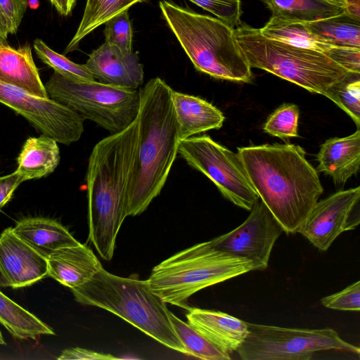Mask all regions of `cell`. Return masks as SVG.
<instances>
[{
	"label": "cell",
	"instance_id": "cell-1",
	"mask_svg": "<svg viewBox=\"0 0 360 360\" xmlns=\"http://www.w3.org/2000/svg\"><path fill=\"white\" fill-rule=\"evenodd\" d=\"M250 181L286 233H297L323 188L305 151L294 144L238 148Z\"/></svg>",
	"mask_w": 360,
	"mask_h": 360
},
{
	"label": "cell",
	"instance_id": "cell-2",
	"mask_svg": "<svg viewBox=\"0 0 360 360\" xmlns=\"http://www.w3.org/2000/svg\"><path fill=\"white\" fill-rule=\"evenodd\" d=\"M138 126L98 141L89 158L86 184L89 239L105 260L112 258L117 233L127 217V198L135 172Z\"/></svg>",
	"mask_w": 360,
	"mask_h": 360
},
{
	"label": "cell",
	"instance_id": "cell-3",
	"mask_svg": "<svg viewBox=\"0 0 360 360\" xmlns=\"http://www.w3.org/2000/svg\"><path fill=\"white\" fill-rule=\"evenodd\" d=\"M172 89L161 78L139 90L138 149L127 198V216L143 212L161 192L178 154L179 130Z\"/></svg>",
	"mask_w": 360,
	"mask_h": 360
},
{
	"label": "cell",
	"instance_id": "cell-4",
	"mask_svg": "<svg viewBox=\"0 0 360 360\" xmlns=\"http://www.w3.org/2000/svg\"><path fill=\"white\" fill-rule=\"evenodd\" d=\"M159 6L169 27L198 71L219 79L252 80V68L233 29L217 18L198 13L169 1H160Z\"/></svg>",
	"mask_w": 360,
	"mask_h": 360
},
{
	"label": "cell",
	"instance_id": "cell-5",
	"mask_svg": "<svg viewBox=\"0 0 360 360\" xmlns=\"http://www.w3.org/2000/svg\"><path fill=\"white\" fill-rule=\"evenodd\" d=\"M72 292L77 302L105 309L163 345L187 355L166 302L151 290L147 280L119 276L102 267Z\"/></svg>",
	"mask_w": 360,
	"mask_h": 360
},
{
	"label": "cell",
	"instance_id": "cell-6",
	"mask_svg": "<svg viewBox=\"0 0 360 360\" xmlns=\"http://www.w3.org/2000/svg\"><path fill=\"white\" fill-rule=\"evenodd\" d=\"M255 271L252 261L214 248L210 240L176 253L155 266L147 280L165 302L188 309L199 290Z\"/></svg>",
	"mask_w": 360,
	"mask_h": 360
},
{
	"label": "cell",
	"instance_id": "cell-7",
	"mask_svg": "<svg viewBox=\"0 0 360 360\" xmlns=\"http://www.w3.org/2000/svg\"><path fill=\"white\" fill-rule=\"evenodd\" d=\"M234 36L251 68L264 70L312 93L325 96L350 72L326 54L264 37L259 28L240 22Z\"/></svg>",
	"mask_w": 360,
	"mask_h": 360
},
{
	"label": "cell",
	"instance_id": "cell-8",
	"mask_svg": "<svg viewBox=\"0 0 360 360\" xmlns=\"http://www.w3.org/2000/svg\"><path fill=\"white\" fill-rule=\"evenodd\" d=\"M49 97L112 134L136 120L140 105L137 89L95 81H80L54 72L44 85Z\"/></svg>",
	"mask_w": 360,
	"mask_h": 360
},
{
	"label": "cell",
	"instance_id": "cell-9",
	"mask_svg": "<svg viewBox=\"0 0 360 360\" xmlns=\"http://www.w3.org/2000/svg\"><path fill=\"white\" fill-rule=\"evenodd\" d=\"M248 334L237 349L243 360H310L318 352L335 350L359 356L360 349L330 328H291L248 323Z\"/></svg>",
	"mask_w": 360,
	"mask_h": 360
},
{
	"label": "cell",
	"instance_id": "cell-10",
	"mask_svg": "<svg viewBox=\"0 0 360 360\" xmlns=\"http://www.w3.org/2000/svg\"><path fill=\"white\" fill-rule=\"evenodd\" d=\"M178 153L193 168L210 179L224 198L250 211L259 198L238 155L208 135L179 141Z\"/></svg>",
	"mask_w": 360,
	"mask_h": 360
},
{
	"label": "cell",
	"instance_id": "cell-11",
	"mask_svg": "<svg viewBox=\"0 0 360 360\" xmlns=\"http://www.w3.org/2000/svg\"><path fill=\"white\" fill-rule=\"evenodd\" d=\"M0 103L58 143L70 145L77 141L84 131L85 120L76 112L50 98L37 97L1 82Z\"/></svg>",
	"mask_w": 360,
	"mask_h": 360
},
{
	"label": "cell",
	"instance_id": "cell-12",
	"mask_svg": "<svg viewBox=\"0 0 360 360\" xmlns=\"http://www.w3.org/2000/svg\"><path fill=\"white\" fill-rule=\"evenodd\" d=\"M250 211L239 226L210 242L219 250L252 261L255 271L264 270L276 241L284 231L261 199Z\"/></svg>",
	"mask_w": 360,
	"mask_h": 360
},
{
	"label": "cell",
	"instance_id": "cell-13",
	"mask_svg": "<svg viewBox=\"0 0 360 360\" xmlns=\"http://www.w3.org/2000/svg\"><path fill=\"white\" fill-rule=\"evenodd\" d=\"M360 224V187L339 191L318 201L297 233L326 251L343 232Z\"/></svg>",
	"mask_w": 360,
	"mask_h": 360
},
{
	"label": "cell",
	"instance_id": "cell-14",
	"mask_svg": "<svg viewBox=\"0 0 360 360\" xmlns=\"http://www.w3.org/2000/svg\"><path fill=\"white\" fill-rule=\"evenodd\" d=\"M0 268L13 288L30 286L48 276L47 259L17 236L13 227L0 235Z\"/></svg>",
	"mask_w": 360,
	"mask_h": 360
},
{
	"label": "cell",
	"instance_id": "cell-15",
	"mask_svg": "<svg viewBox=\"0 0 360 360\" xmlns=\"http://www.w3.org/2000/svg\"><path fill=\"white\" fill-rule=\"evenodd\" d=\"M99 82L132 89L143 83V66L136 52H126L105 42L94 50L85 63Z\"/></svg>",
	"mask_w": 360,
	"mask_h": 360
},
{
	"label": "cell",
	"instance_id": "cell-16",
	"mask_svg": "<svg viewBox=\"0 0 360 360\" xmlns=\"http://www.w3.org/2000/svg\"><path fill=\"white\" fill-rule=\"evenodd\" d=\"M187 309L188 323L225 354L237 351L248 334V322L230 314L199 308Z\"/></svg>",
	"mask_w": 360,
	"mask_h": 360
},
{
	"label": "cell",
	"instance_id": "cell-17",
	"mask_svg": "<svg viewBox=\"0 0 360 360\" xmlns=\"http://www.w3.org/2000/svg\"><path fill=\"white\" fill-rule=\"evenodd\" d=\"M47 261L48 276L71 290L87 283L103 267L93 251L81 243L55 251Z\"/></svg>",
	"mask_w": 360,
	"mask_h": 360
},
{
	"label": "cell",
	"instance_id": "cell-18",
	"mask_svg": "<svg viewBox=\"0 0 360 360\" xmlns=\"http://www.w3.org/2000/svg\"><path fill=\"white\" fill-rule=\"evenodd\" d=\"M317 170L330 176L335 184H345L360 166V130L345 137L326 140L317 154Z\"/></svg>",
	"mask_w": 360,
	"mask_h": 360
},
{
	"label": "cell",
	"instance_id": "cell-19",
	"mask_svg": "<svg viewBox=\"0 0 360 360\" xmlns=\"http://www.w3.org/2000/svg\"><path fill=\"white\" fill-rule=\"evenodd\" d=\"M171 100L179 141L222 127L225 119L223 113L207 101L173 89Z\"/></svg>",
	"mask_w": 360,
	"mask_h": 360
},
{
	"label": "cell",
	"instance_id": "cell-20",
	"mask_svg": "<svg viewBox=\"0 0 360 360\" xmlns=\"http://www.w3.org/2000/svg\"><path fill=\"white\" fill-rule=\"evenodd\" d=\"M0 82L37 97L49 98L29 44L18 49L7 44L0 46Z\"/></svg>",
	"mask_w": 360,
	"mask_h": 360
},
{
	"label": "cell",
	"instance_id": "cell-21",
	"mask_svg": "<svg viewBox=\"0 0 360 360\" xmlns=\"http://www.w3.org/2000/svg\"><path fill=\"white\" fill-rule=\"evenodd\" d=\"M13 231L17 236L46 259L60 248L80 243L64 226L49 218H24L16 223Z\"/></svg>",
	"mask_w": 360,
	"mask_h": 360
},
{
	"label": "cell",
	"instance_id": "cell-22",
	"mask_svg": "<svg viewBox=\"0 0 360 360\" xmlns=\"http://www.w3.org/2000/svg\"><path fill=\"white\" fill-rule=\"evenodd\" d=\"M57 143L45 134L27 139L17 159L15 170L23 181L46 176L55 170L60 162Z\"/></svg>",
	"mask_w": 360,
	"mask_h": 360
},
{
	"label": "cell",
	"instance_id": "cell-23",
	"mask_svg": "<svg viewBox=\"0 0 360 360\" xmlns=\"http://www.w3.org/2000/svg\"><path fill=\"white\" fill-rule=\"evenodd\" d=\"M259 30L267 39L325 54L335 46L326 39L312 32L303 22L271 16L266 24Z\"/></svg>",
	"mask_w": 360,
	"mask_h": 360
},
{
	"label": "cell",
	"instance_id": "cell-24",
	"mask_svg": "<svg viewBox=\"0 0 360 360\" xmlns=\"http://www.w3.org/2000/svg\"><path fill=\"white\" fill-rule=\"evenodd\" d=\"M272 17L311 22L342 14L345 8L326 0H263Z\"/></svg>",
	"mask_w": 360,
	"mask_h": 360
},
{
	"label": "cell",
	"instance_id": "cell-25",
	"mask_svg": "<svg viewBox=\"0 0 360 360\" xmlns=\"http://www.w3.org/2000/svg\"><path fill=\"white\" fill-rule=\"evenodd\" d=\"M0 323L13 337L21 340H35L42 335L56 334L50 326L1 291Z\"/></svg>",
	"mask_w": 360,
	"mask_h": 360
},
{
	"label": "cell",
	"instance_id": "cell-26",
	"mask_svg": "<svg viewBox=\"0 0 360 360\" xmlns=\"http://www.w3.org/2000/svg\"><path fill=\"white\" fill-rule=\"evenodd\" d=\"M144 0H86L84 13L77 30L65 49L75 50L79 42L92 31L105 24L118 13L129 10L134 4Z\"/></svg>",
	"mask_w": 360,
	"mask_h": 360
},
{
	"label": "cell",
	"instance_id": "cell-27",
	"mask_svg": "<svg viewBox=\"0 0 360 360\" xmlns=\"http://www.w3.org/2000/svg\"><path fill=\"white\" fill-rule=\"evenodd\" d=\"M360 20L347 13L306 22L309 30L335 45L360 48Z\"/></svg>",
	"mask_w": 360,
	"mask_h": 360
},
{
	"label": "cell",
	"instance_id": "cell-28",
	"mask_svg": "<svg viewBox=\"0 0 360 360\" xmlns=\"http://www.w3.org/2000/svg\"><path fill=\"white\" fill-rule=\"evenodd\" d=\"M169 316L174 331L185 347L187 355L205 360H229V354H225L212 344L188 323L172 312Z\"/></svg>",
	"mask_w": 360,
	"mask_h": 360
},
{
	"label": "cell",
	"instance_id": "cell-29",
	"mask_svg": "<svg viewBox=\"0 0 360 360\" xmlns=\"http://www.w3.org/2000/svg\"><path fill=\"white\" fill-rule=\"evenodd\" d=\"M325 96L345 111L360 127V73L350 72L344 79L331 85Z\"/></svg>",
	"mask_w": 360,
	"mask_h": 360
},
{
	"label": "cell",
	"instance_id": "cell-30",
	"mask_svg": "<svg viewBox=\"0 0 360 360\" xmlns=\"http://www.w3.org/2000/svg\"><path fill=\"white\" fill-rule=\"evenodd\" d=\"M34 49L38 58L58 74L75 80L95 81V78L85 64L75 63L64 55L49 48L41 39L34 41Z\"/></svg>",
	"mask_w": 360,
	"mask_h": 360
},
{
	"label": "cell",
	"instance_id": "cell-31",
	"mask_svg": "<svg viewBox=\"0 0 360 360\" xmlns=\"http://www.w3.org/2000/svg\"><path fill=\"white\" fill-rule=\"evenodd\" d=\"M299 109L292 103H284L267 119L265 132L286 141L298 136Z\"/></svg>",
	"mask_w": 360,
	"mask_h": 360
},
{
	"label": "cell",
	"instance_id": "cell-32",
	"mask_svg": "<svg viewBox=\"0 0 360 360\" xmlns=\"http://www.w3.org/2000/svg\"><path fill=\"white\" fill-rule=\"evenodd\" d=\"M105 42L126 52H131L133 30L128 10L124 11L105 23Z\"/></svg>",
	"mask_w": 360,
	"mask_h": 360
},
{
	"label": "cell",
	"instance_id": "cell-33",
	"mask_svg": "<svg viewBox=\"0 0 360 360\" xmlns=\"http://www.w3.org/2000/svg\"><path fill=\"white\" fill-rule=\"evenodd\" d=\"M197 6L210 12L232 29L240 22L241 0H189Z\"/></svg>",
	"mask_w": 360,
	"mask_h": 360
},
{
	"label": "cell",
	"instance_id": "cell-34",
	"mask_svg": "<svg viewBox=\"0 0 360 360\" xmlns=\"http://www.w3.org/2000/svg\"><path fill=\"white\" fill-rule=\"evenodd\" d=\"M321 304L329 309L340 311H359L360 310V281L349 285L345 289L324 297Z\"/></svg>",
	"mask_w": 360,
	"mask_h": 360
},
{
	"label": "cell",
	"instance_id": "cell-35",
	"mask_svg": "<svg viewBox=\"0 0 360 360\" xmlns=\"http://www.w3.org/2000/svg\"><path fill=\"white\" fill-rule=\"evenodd\" d=\"M326 55L349 72L360 73V48L335 45Z\"/></svg>",
	"mask_w": 360,
	"mask_h": 360
},
{
	"label": "cell",
	"instance_id": "cell-36",
	"mask_svg": "<svg viewBox=\"0 0 360 360\" xmlns=\"http://www.w3.org/2000/svg\"><path fill=\"white\" fill-rule=\"evenodd\" d=\"M28 0H0V7L6 18L8 33H16L28 6Z\"/></svg>",
	"mask_w": 360,
	"mask_h": 360
},
{
	"label": "cell",
	"instance_id": "cell-37",
	"mask_svg": "<svg viewBox=\"0 0 360 360\" xmlns=\"http://www.w3.org/2000/svg\"><path fill=\"white\" fill-rule=\"evenodd\" d=\"M57 359L59 360H112L119 358L110 354L99 353L87 349L75 347L63 350Z\"/></svg>",
	"mask_w": 360,
	"mask_h": 360
},
{
	"label": "cell",
	"instance_id": "cell-38",
	"mask_svg": "<svg viewBox=\"0 0 360 360\" xmlns=\"http://www.w3.org/2000/svg\"><path fill=\"white\" fill-rule=\"evenodd\" d=\"M22 182V177L16 171L0 176V209L11 200L13 192Z\"/></svg>",
	"mask_w": 360,
	"mask_h": 360
},
{
	"label": "cell",
	"instance_id": "cell-39",
	"mask_svg": "<svg viewBox=\"0 0 360 360\" xmlns=\"http://www.w3.org/2000/svg\"><path fill=\"white\" fill-rule=\"evenodd\" d=\"M56 11L63 16L69 15L76 3V0H49Z\"/></svg>",
	"mask_w": 360,
	"mask_h": 360
},
{
	"label": "cell",
	"instance_id": "cell-40",
	"mask_svg": "<svg viewBox=\"0 0 360 360\" xmlns=\"http://www.w3.org/2000/svg\"><path fill=\"white\" fill-rule=\"evenodd\" d=\"M345 13L360 20V0H346Z\"/></svg>",
	"mask_w": 360,
	"mask_h": 360
},
{
	"label": "cell",
	"instance_id": "cell-41",
	"mask_svg": "<svg viewBox=\"0 0 360 360\" xmlns=\"http://www.w3.org/2000/svg\"><path fill=\"white\" fill-rule=\"evenodd\" d=\"M8 34L7 20L0 7V37L6 40Z\"/></svg>",
	"mask_w": 360,
	"mask_h": 360
},
{
	"label": "cell",
	"instance_id": "cell-42",
	"mask_svg": "<svg viewBox=\"0 0 360 360\" xmlns=\"http://www.w3.org/2000/svg\"><path fill=\"white\" fill-rule=\"evenodd\" d=\"M0 287H9V284L0 268Z\"/></svg>",
	"mask_w": 360,
	"mask_h": 360
},
{
	"label": "cell",
	"instance_id": "cell-43",
	"mask_svg": "<svg viewBox=\"0 0 360 360\" xmlns=\"http://www.w3.org/2000/svg\"><path fill=\"white\" fill-rule=\"evenodd\" d=\"M327 1L333 4L336 6L343 7L345 8L346 0H326Z\"/></svg>",
	"mask_w": 360,
	"mask_h": 360
},
{
	"label": "cell",
	"instance_id": "cell-44",
	"mask_svg": "<svg viewBox=\"0 0 360 360\" xmlns=\"http://www.w3.org/2000/svg\"><path fill=\"white\" fill-rule=\"evenodd\" d=\"M0 345H6V342L3 338L1 330H0Z\"/></svg>",
	"mask_w": 360,
	"mask_h": 360
},
{
	"label": "cell",
	"instance_id": "cell-45",
	"mask_svg": "<svg viewBox=\"0 0 360 360\" xmlns=\"http://www.w3.org/2000/svg\"><path fill=\"white\" fill-rule=\"evenodd\" d=\"M6 40L0 37V46L1 45H4V44H6Z\"/></svg>",
	"mask_w": 360,
	"mask_h": 360
}]
</instances>
